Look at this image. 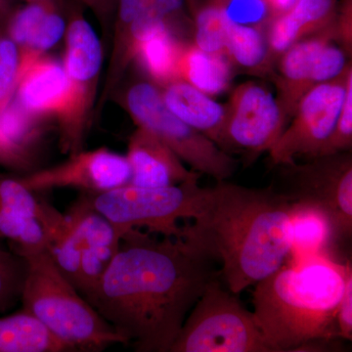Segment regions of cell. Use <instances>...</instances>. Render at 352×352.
I'll list each match as a JSON object with an SVG mask.
<instances>
[{
  "label": "cell",
  "instance_id": "cell-1",
  "mask_svg": "<svg viewBox=\"0 0 352 352\" xmlns=\"http://www.w3.org/2000/svg\"><path fill=\"white\" fill-rule=\"evenodd\" d=\"M217 261L183 238L124 234L117 256L87 298L138 352H170L189 312L212 280Z\"/></svg>",
  "mask_w": 352,
  "mask_h": 352
},
{
  "label": "cell",
  "instance_id": "cell-17",
  "mask_svg": "<svg viewBox=\"0 0 352 352\" xmlns=\"http://www.w3.org/2000/svg\"><path fill=\"white\" fill-rule=\"evenodd\" d=\"M75 205L80 212L85 233L76 289L87 300L117 256L124 233L94 210L89 194L82 193Z\"/></svg>",
  "mask_w": 352,
  "mask_h": 352
},
{
  "label": "cell",
  "instance_id": "cell-3",
  "mask_svg": "<svg viewBox=\"0 0 352 352\" xmlns=\"http://www.w3.org/2000/svg\"><path fill=\"white\" fill-rule=\"evenodd\" d=\"M351 270V261L314 254L256 284L254 317L273 351L296 352L310 340L339 338L338 305Z\"/></svg>",
  "mask_w": 352,
  "mask_h": 352
},
{
  "label": "cell",
  "instance_id": "cell-30",
  "mask_svg": "<svg viewBox=\"0 0 352 352\" xmlns=\"http://www.w3.org/2000/svg\"><path fill=\"white\" fill-rule=\"evenodd\" d=\"M227 19L235 24L265 27L272 19L263 0H219Z\"/></svg>",
  "mask_w": 352,
  "mask_h": 352
},
{
  "label": "cell",
  "instance_id": "cell-22",
  "mask_svg": "<svg viewBox=\"0 0 352 352\" xmlns=\"http://www.w3.org/2000/svg\"><path fill=\"white\" fill-rule=\"evenodd\" d=\"M0 352H73L41 321L21 308L0 317Z\"/></svg>",
  "mask_w": 352,
  "mask_h": 352
},
{
  "label": "cell",
  "instance_id": "cell-19",
  "mask_svg": "<svg viewBox=\"0 0 352 352\" xmlns=\"http://www.w3.org/2000/svg\"><path fill=\"white\" fill-rule=\"evenodd\" d=\"M338 4L339 0H296L287 12L267 23L265 32L272 72L278 58L294 43L333 22Z\"/></svg>",
  "mask_w": 352,
  "mask_h": 352
},
{
  "label": "cell",
  "instance_id": "cell-36",
  "mask_svg": "<svg viewBox=\"0 0 352 352\" xmlns=\"http://www.w3.org/2000/svg\"><path fill=\"white\" fill-rule=\"evenodd\" d=\"M25 2H34V1H38V0H25Z\"/></svg>",
  "mask_w": 352,
  "mask_h": 352
},
{
  "label": "cell",
  "instance_id": "cell-12",
  "mask_svg": "<svg viewBox=\"0 0 352 352\" xmlns=\"http://www.w3.org/2000/svg\"><path fill=\"white\" fill-rule=\"evenodd\" d=\"M352 65L338 78L315 85L303 95L277 142L268 152L273 166L298 157H316L333 132L342 109Z\"/></svg>",
  "mask_w": 352,
  "mask_h": 352
},
{
  "label": "cell",
  "instance_id": "cell-10",
  "mask_svg": "<svg viewBox=\"0 0 352 352\" xmlns=\"http://www.w3.org/2000/svg\"><path fill=\"white\" fill-rule=\"evenodd\" d=\"M349 65L351 55L338 43L335 19L285 51L278 58L271 78L276 85L278 101L289 120L308 90L338 78Z\"/></svg>",
  "mask_w": 352,
  "mask_h": 352
},
{
  "label": "cell",
  "instance_id": "cell-4",
  "mask_svg": "<svg viewBox=\"0 0 352 352\" xmlns=\"http://www.w3.org/2000/svg\"><path fill=\"white\" fill-rule=\"evenodd\" d=\"M27 274L21 303L73 352L126 344L115 329L58 270L47 250L24 256Z\"/></svg>",
  "mask_w": 352,
  "mask_h": 352
},
{
  "label": "cell",
  "instance_id": "cell-16",
  "mask_svg": "<svg viewBox=\"0 0 352 352\" xmlns=\"http://www.w3.org/2000/svg\"><path fill=\"white\" fill-rule=\"evenodd\" d=\"M126 157L133 186L164 188L200 180L201 173L186 168L166 143L142 127H138L129 138Z\"/></svg>",
  "mask_w": 352,
  "mask_h": 352
},
{
  "label": "cell",
  "instance_id": "cell-24",
  "mask_svg": "<svg viewBox=\"0 0 352 352\" xmlns=\"http://www.w3.org/2000/svg\"><path fill=\"white\" fill-rule=\"evenodd\" d=\"M175 31L156 34L139 44L132 60L140 65L157 87L178 78V62L185 41L178 38Z\"/></svg>",
  "mask_w": 352,
  "mask_h": 352
},
{
  "label": "cell",
  "instance_id": "cell-7",
  "mask_svg": "<svg viewBox=\"0 0 352 352\" xmlns=\"http://www.w3.org/2000/svg\"><path fill=\"white\" fill-rule=\"evenodd\" d=\"M199 180H191L164 188H143L126 185L92 195V207L126 233L131 229L148 231L168 237L180 238L182 219H192L203 194Z\"/></svg>",
  "mask_w": 352,
  "mask_h": 352
},
{
  "label": "cell",
  "instance_id": "cell-15",
  "mask_svg": "<svg viewBox=\"0 0 352 352\" xmlns=\"http://www.w3.org/2000/svg\"><path fill=\"white\" fill-rule=\"evenodd\" d=\"M13 98L27 112L56 118L61 126L68 117L72 94L64 65L43 56L19 69Z\"/></svg>",
  "mask_w": 352,
  "mask_h": 352
},
{
  "label": "cell",
  "instance_id": "cell-31",
  "mask_svg": "<svg viewBox=\"0 0 352 352\" xmlns=\"http://www.w3.org/2000/svg\"><path fill=\"white\" fill-rule=\"evenodd\" d=\"M338 336L342 340H352V270L347 274L344 293L337 309Z\"/></svg>",
  "mask_w": 352,
  "mask_h": 352
},
{
  "label": "cell",
  "instance_id": "cell-33",
  "mask_svg": "<svg viewBox=\"0 0 352 352\" xmlns=\"http://www.w3.org/2000/svg\"><path fill=\"white\" fill-rule=\"evenodd\" d=\"M82 6L87 7L106 24L115 15L116 0H76Z\"/></svg>",
  "mask_w": 352,
  "mask_h": 352
},
{
  "label": "cell",
  "instance_id": "cell-34",
  "mask_svg": "<svg viewBox=\"0 0 352 352\" xmlns=\"http://www.w3.org/2000/svg\"><path fill=\"white\" fill-rule=\"evenodd\" d=\"M270 8L272 18L281 15L291 8L296 0H263Z\"/></svg>",
  "mask_w": 352,
  "mask_h": 352
},
{
  "label": "cell",
  "instance_id": "cell-5",
  "mask_svg": "<svg viewBox=\"0 0 352 352\" xmlns=\"http://www.w3.org/2000/svg\"><path fill=\"white\" fill-rule=\"evenodd\" d=\"M279 168L270 186L302 210L321 217L329 239H351L352 234L351 151L312 157L307 164Z\"/></svg>",
  "mask_w": 352,
  "mask_h": 352
},
{
  "label": "cell",
  "instance_id": "cell-9",
  "mask_svg": "<svg viewBox=\"0 0 352 352\" xmlns=\"http://www.w3.org/2000/svg\"><path fill=\"white\" fill-rule=\"evenodd\" d=\"M82 4L66 0L68 24L64 67L71 85V107L61 126L64 153L82 151L83 138L90 122L100 76L103 50L100 39L80 11Z\"/></svg>",
  "mask_w": 352,
  "mask_h": 352
},
{
  "label": "cell",
  "instance_id": "cell-29",
  "mask_svg": "<svg viewBox=\"0 0 352 352\" xmlns=\"http://www.w3.org/2000/svg\"><path fill=\"white\" fill-rule=\"evenodd\" d=\"M352 147V76L347 82L346 95L333 132L318 156L351 151Z\"/></svg>",
  "mask_w": 352,
  "mask_h": 352
},
{
  "label": "cell",
  "instance_id": "cell-11",
  "mask_svg": "<svg viewBox=\"0 0 352 352\" xmlns=\"http://www.w3.org/2000/svg\"><path fill=\"white\" fill-rule=\"evenodd\" d=\"M224 106L219 147L230 155L241 153L245 162L270 152L288 126L289 118L277 97L259 83H242Z\"/></svg>",
  "mask_w": 352,
  "mask_h": 352
},
{
  "label": "cell",
  "instance_id": "cell-32",
  "mask_svg": "<svg viewBox=\"0 0 352 352\" xmlns=\"http://www.w3.org/2000/svg\"><path fill=\"white\" fill-rule=\"evenodd\" d=\"M338 43L351 56L352 52V0H339L335 16Z\"/></svg>",
  "mask_w": 352,
  "mask_h": 352
},
{
  "label": "cell",
  "instance_id": "cell-21",
  "mask_svg": "<svg viewBox=\"0 0 352 352\" xmlns=\"http://www.w3.org/2000/svg\"><path fill=\"white\" fill-rule=\"evenodd\" d=\"M233 67L226 52H207L193 43H185L178 62V78L212 97L228 88Z\"/></svg>",
  "mask_w": 352,
  "mask_h": 352
},
{
  "label": "cell",
  "instance_id": "cell-18",
  "mask_svg": "<svg viewBox=\"0 0 352 352\" xmlns=\"http://www.w3.org/2000/svg\"><path fill=\"white\" fill-rule=\"evenodd\" d=\"M45 120L27 112L14 98L0 109V166L20 176L38 170Z\"/></svg>",
  "mask_w": 352,
  "mask_h": 352
},
{
  "label": "cell",
  "instance_id": "cell-2",
  "mask_svg": "<svg viewBox=\"0 0 352 352\" xmlns=\"http://www.w3.org/2000/svg\"><path fill=\"white\" fill-rule=\"evenodd\" d=\"M298 212L270 185L248 188L226 180L204 188L182 238L220 263L227 289L239 295L286 263Z\"/></svg>",
  "mask_w": 352,
  "mask_h": 352
},
{
  "label": "cell",
  "instance_id": "cell-25",
  "mask_svg": "<svg viewBox=\"0 0 352 352\" xmlns=\"http://www.w3.org/2000/svg\"><path fill=\"white\" fill-rule=\"evenodd\" d=\"M227 19L219 0H200L194 6V41L207 52H224Z\"/></svg>",
  "mask_w": 352,
  "mask_h": 352
},
{
  "label": "cell",
  "instance_id": "cell-27",
  "mask_svg": "<svg viewBox=\"0 0 352 352\" xmlns=\"http://www.w3.org/2000/svg\"><path fill=\"white\" fill-rule=\"evenodd\" d=\"M27 266L23 256L0 245V314L20 302Z\"/></svg>",
  "mask_w": 352,
  "mask_h": 352
},
{
  "label": "cell",
  "instance_id": "cell-13",
  "mask_svg": "<svg viewBox=\"0 0 352 352\" xmlns=\"http://www.w3.org/2000/svg\"><path fill=\"white\" fill-rule=\"evenodd\" d=\"M65 214L27 188L19 175L0 173V240L21 256L47 249Z\"/></svg>",
  "mask_w": 352,
  "mask_h": 352
},
{
  "label": "cell",
  "instance_id": "cell-28",
  "mask_svg": "<svg viewBox=\"0 0 352 352\" xmlns=\"http://www.w3.org/2000/svg\"><path fill=\"white\" fill-rule=\"evenodd\" d=\"M19 67V47L0 29V109L13 98Z\"/></svg>",
  "mask_w": 352,
  "mask_h": 352
},
{
  "label": "cell",
  "instance_id": "cell-20",
  "mask_svg": "<svg viewBox=\"0 0 352 352\" xmlns=\"http://www.w3.org/2000/svg\"><path fill=\"white\" fill-rule=\"evenodd\" d=\"M159 88L164 105L173 115L219 146L226 120V106L182 80H173Z\"/></svg>",
  "mask_w": 352,
  "mask_h": 352
},
{
  "label": "cell",
  "instance_id": "cell-8",
  "mask_svg": "<svg viewBox=\"0 0 352 352\" xmlns=\"http://www.w3.org/2000/svg\"><path fill=\"white\" fill-rule=\"evenodd\" d=\"M126 104L138 127L154 133L192 170L212 176L217 182H226L237 170L239 163L232 155L166 108L155 83L141 82L132 85L127 91Z\"/></svg>",
  "mask_w": 352,
  "mask_h": 352
},
{
  "label": "cell",
  "instance_id": "cell-23",
  "mask_svg": "<svg viewBox=\"0 0 352 352\" xmlns=\"http://www.w3.org/2000/svg\"><path fill=\"white\" fill-rule=\"evenodd\" d=\"M224 52L233 66L254 75H272L265 27L235 24L228 20Z\"/></svg>",
  "mask_w": 352,
  "mask_h": 352
},
{
  "label": "cell",
  "instance_id": "cell-14",
  "mask_svg": "<svg viewBox=\"0 0 352 352\" xmlns=\"http://www.w3.org/2000/svg\"><path fill=\"white\" fill-rule=\"evenodd\" d=\"M34 193L55 188H76L82 193H104L131 184V168L126 156L99 148L72 154L64 163L19 175Z\"/></svg>",
  "mask_w": 352,
  "mask_h": 352
},
{
  "label": "cell",
  "instance_id": "cell-26",
  "mask_svg": "<svg viewBox=\"0 0 352 352\" xmlns=\"http://www.w3.org/2000/svg\"><path fill=\"white\" fill-rule=\"evenodd\" d=\"M66 0H55L41 23L32 32L29 41L21 48L20 68L27 66L38 58L44 56L46 51L52 48L66 34L68 22L65 18Z\"/></svg>",
  "mask_w": 352,
  "mask_h": 352
},
{
  "label": "cell",
  "instance_id": "cell-6",
  "mask_svg": "<svg viewBox=\"0 0 352 352\" xmlns=\"http://www.w3.org/2000/svg\"><path fill=\"white\" fill-rule=\"evenodd\" d=\"M170 352H274L254 312L222 286L208 285L189 312Z\"/></svg>",
  "mask_w": 352,
  "mask_h": 352
},
{
  "label": "cell",
  "instance_id": "cell-35",
  "mask_svg": "<svg viewBox=\"0 0 352 352\" xmlns=\"http://www.w3.org/2000/svg\"><path fill=\"white\" fill-rule=\"evenodd\" d=\"M13 8L12 0H0V23L6 19Z\"/></svg>",
  "mask_w": 352,
  "mask_h": 352
}]
</instances>
